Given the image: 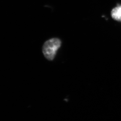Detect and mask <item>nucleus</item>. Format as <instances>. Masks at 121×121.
<instances>
[{
  "mask_svg": "<svg viewBox=\"0 0 121 121\" xmlns=\"http://www.w3.org/2000/svg\"><path fill=\"white\" fill-rule=\"evenodd\" d=\"M61 42L58 38H52L46 41L42 47V53L49 60H52L61 46Z\"/></svg>",
  "mask_w": 121,
  "mask_h": 121,
  "instance_id": "1",
  "label": "nucleus"
},
{
  "mask_svg": "<svg viewBox=\"0 0 121 121\" xmlns=\"http://www.w3.org/2000/svg\"><path fill=\"white\" fill-rule=\"evenodd\" d=\"M111 15L114 19L121 22V6L113 8L111 12Z\"/></svg>",
  "mask_w": 121,
  "mask_h": 121,
  "instance_id": "2",
  "label": "nucleus"
},
{
  "mask_svg": "<svg viewBox=\"0 0 121 121\" xmlns=\"http://www.w3.org/2000/svg\"></svg>",
  "mask_w": 121,
  "mask_h": 121,
  "instance_id": "3",
  "label": "nucleus"
}]
</instances>
